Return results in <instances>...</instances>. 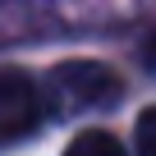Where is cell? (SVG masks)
<instances>
[{
	"label": "cell",
	"instance_id": "5b68a950",
	"mask_svg": "<svg viewBox=\"0 0 156 156\" xmlns=\"http://www.w3.org/2000/svg\"><path fill=\"white\" fill-rule=\"evenodd\" d=\"M133 147L138 156H156V106H147L133 124Z\"/></svg>",
	"mask_w": 156,
	"mask_h": 156
},
{
	"label": "cell",
	"instance_id": "6da1fadb",
	"mask_svg": "<svg viewBox=\"0 0 156 156\" xmlns=\"http://www.w3.org/2000/svg\"><path fill=\"white\" fill-rule=\"evenodd\" d=\"M142 0H0V51L55 37H101L138 19Z\"/></svg>",
	"mask_w": 156,
	"mask_h": 156
},
{
	"label": "cell",
	"instance_id": "3957f363",
	"mask_svg": "<svg viewBox=\"0 0 156 156\" xmlns=\"http://www.w3.org/2000/svg\"><path fill=\"white\" fill-rule=\"evenodd\" d=\"M41 119H46L41 83H32L23 69H0V147L32 138Z\"/></svg>",
	"mask_w": 156,
	"mask_h": 156
},
{
	"label": "cell",
	"instance_id": "277c9868",
	"mask_svg": "<svg viewBox=\"0 0 156 156\" xmlns=\"http://www.w3.org/2000/svg\"><path fill=\"white\" fill-rule=\"evenodd\" d=\"M64 156H129V151H124V142H119L115 133H106V129H83V133L64 147Z\"/></svg>",
	"mask_w": 156,
	"mask_h": 156
},
{
	"label": "cell",
	"instance_id": "7a4b0ae2",
	"mask_svg": "<svg viewBox=\"0 0 156 156\" xmlns=\"http://www.w3.org/2000/svg\"><path fill=\"white\" fill-rule=\"evenodd\" d=\"M124 101V78L97 60H64L41 78V106L51 119H78L92 110H115Z\"/></svg>",
	"mask_w": 156,
	"mask_h": 156
},
{
	"label": "cell",
	"instance_id": "8992f818",
	"mask_svg": "<svg viewBox=\"0 0 156 156\" xmlns=\"http://www.w3.org/2000/svg\"><path fill=\"white\" fill-rule=\"evenodd\" d=\"M142 64H147V69H156V28L147 32V46H142Z\"/></svg>",
	"mask_w": 156,
	"mask_h": 156
}]
</instances>
